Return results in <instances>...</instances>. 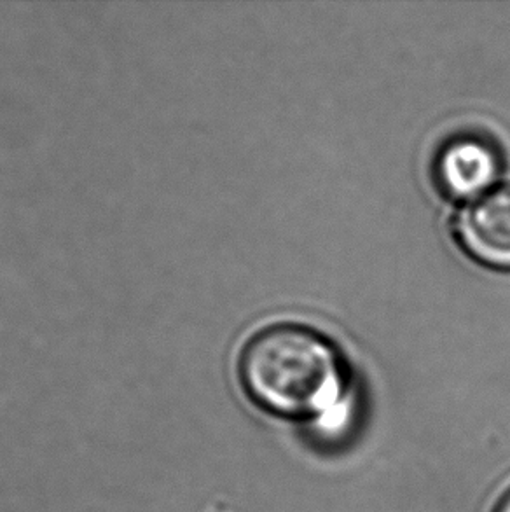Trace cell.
I'll list each match as a JSON object with an SVG mask.
<instances>
[{
    "mask_svg": "<svg viewBox=\"0 0 510 512\" xmlns=\"http://www.w3.org/2000/svg\"><path fill=\"white\" fill-rule=\"evenodd\" d=\"M245 392L271 415L329 430L346 416L338 348L311 327L276 324L252 334L238 357Z\"/></svg>",
    "mask_w": 510,
    "mask_h": 512,
    "instance_id": "cell-1",
    "label": "cell"
},
{
    "mask_svg": "<svg viewBox=\"0 0 510 512\" xmlns=\"http://www.w3.org/2000/svg\"><path fill=\"white\" fill-rule=\"evenodd\" d=\"M456 242L484 268L510 271V184L470 201L455 221Z\"/></svg>",
    "mask_w": 510,
    "mask_h": 512,
    "instance_id": "cell-2",
    "label": "cell"
},
{
    "mask_svg": "<svg viewBox=\"0 0 510 512\" xmlns=\"http://www.w3.org/2000/svg\"><path fill=\"white\" fill-rule=\"evenodd\" d=\"M500 167V154L490 140L462 135L442 147L435 160V180L449 198L474 201L490 193Z\"/></svg>",
    "mask_w": 510,
    "mask_h": 512,
    "instance_id": "cell-3",
    "label": "cell"
},
{
    "mask_svg": "<svg viewBox=\"0 0 510 512\" xmlns=\"http://www.w3.org/2000/svg\"><path fill=\"white\" fill-rule=\"evenodd\" d=\"M495 512H510V490L498 502L497 511Z\"/></svg>",
    "mask_w": 510,
    "mask_h": 512,
    "instance_id": "cell-4",
    "label": "cell"
}]
</instances>
